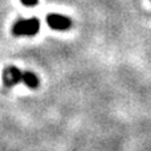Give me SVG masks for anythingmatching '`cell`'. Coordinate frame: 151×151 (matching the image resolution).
Returning a JSON list of instances; mask_svg holds the SVG:
<instances>
[{
  "label": "cell",
  "instance_id": "obj_1",
  "mask_svg": "<svg viewBox=\"0 0 151 151\" xmlns=\"http://www.w3.org/2000/svg\"><path fill=\"white\" fill-rule=\"evenodd\" d=\"M40 28V23L37 19H29V20H20L13 25L12 32L17 36L20 35H28V36H32V35H36L37 31Z\"/></svg>",
  "mask_w": 151,
  "mask_h": 151
},
{
  "label": "cell",
  "instance_id": "obj_2",
  "mask_svg": "<svg viewBox=\"0 0 151 151\" xmlns=\"http://www.w3.org/2000/svg\"><path fill=\"white\" fill-rule=\"evenodd\" d=\"M48 24H49L50 28L63 31V29H66L70 27V20L61 15H49L48 16Z\"/></svg>",
  "mask_w": 151,
  "mask_h": 151
},
{
  "label": "cell",
  "instance_id": "obj_3",
  "mask_svg": "<svg viewBox=\"0 0 151 151\" xmlns=\"http://www.w3.org/2000/svg\"><path fill=\"white\" fill-rule=\"evenodd\" d=\"M21 77H23V74L20 73V70L13 68V66L7 68L4 72H3V81H4V83L7 86L16 85L19 81H21Z\"/></svg>",
  "mask_w": 151,
  "mask_h": 151
},
{
  "label": "cell",
  "instance_id": "obj_4",
  "mask_svg": "<svg viewBox=\"0 0 151 151\" xmlns=\"http://www.w3.org/2000/svg\"><path fill=\"white\" fill-rule=\"evenodd\" d=\"M21 81H24V83H25L28 88H36L37 85H39V80H37V77L35 76L33 73H24L23 77H21Z\"/></svg>",
  "mask_w": 151,
  "mask_h": 151
},
{
  "label": "cell",
  "instance_id": "obj_5",
  "mask_svg": "<svg viewBox=\"0 0 151 151\" xmlns=\"http://www.w3.org/2000/svg\"><path fill=\"white\" fill-rule=\"evenodd\" d=\"M21 3L25 4V5H36L37 0H21Z\"/></svg>",
  "mask_w": 151,
  "mask_h": 151
}]
</instances>
